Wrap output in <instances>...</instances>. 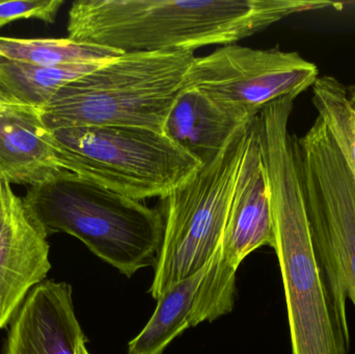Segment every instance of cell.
<instances>
[{"mask_svg":"<svg viewBox=\"0 0 355 354\" xmlns=\"http://www.w3.org/2000/svg\"><path fill=\"white\" fill-rule=\"evenodd\" d=\"M259 137L292 354H349L347 311L313 245L289 118L271 114L263 118Z\"/></svg>","mask_w":355,"mask_h":354,"instance_id":"2","label":"cell"},{"mask_svg":"<svg viewBox=\"0 0 355 354\" xmlns=\"http://www.w3.org/2000/svg\"><path fill=\"white\" fill-rule=\"evenodd\" d=\"M89 340L81 341L77 346L76 354H89L87 348V343Z\"/></svg>","mask_w":355,"mask_h":354,"instance_id":"20","label":"cell"},{"mask_svg":"<svg viewBox=\"0 0 355 354\" xmlns=\"http://www.w3.org/2000/svg\"><path fill=\"white\" fill-rule=\"evenodd\" d=\"M208 96L185 87L173 104L164 133L187 152L200 166L217 157L232 135L242 125Z\"/></svg>","mask_w":355,"mask_h":354,"instance_id":"13","label":"cell"},{"mask_svg":"<svg viewBox=\"0 0 355 354\" xmlns=\"http://www.w3.org/2000/svg\"><path fill=\"white\" fill-rule=\"evenodd\" d=\"M47 235L0 176V330L51 269Z\"/></svg>","mask_w":355,"mask_h":354,"instance_id":"9","label":"cell"},{"mask_svg":"<svg viewBox=\"0 0 355 354\" xmlns=\"http://www.w3.org/2000/svg\"><path fill=\"white\" fill-rule=\"evenodd\" d=\"M194 58L192 51L121 54L64 85L40 108V120L50 131L131 126L164 132Z\"/></svg>","mask_w":355,"mask_h":354,"instance_id":"3","label":"cell"},{"mask_svg":"<svg viewBox=\"0 0 355 354\" xmlns=\"http://www.w3.org/2000/svg\"><path fill=\"white\" fill-rule=\"evenodd\" d=\"M68 174H73L70 154L44 126L37 110L0 112V176L10 184L35 187Z\"/></svg>","mask_w":355,"mask_h":354,"instance_id":"12","label":"cell"},{"mask_svg":"<svg viewBox=\"0 0 355 354\" xmlns=\"http://www.w3.org/2000/svg\"><path fill=\"white\" fill-rule=\"evenodd\" d=\"M85 340L72 287L45 280L29 292L12 318L4 354H76Z\"/></svg>","mask_w":355,"mask_h":354,"instance_id":"11","label":"cell"},{"mask_svg":"<svg viewBox=\"0 0 355 354\" xmlns=\"http://www.w3.org/2000/svg\"><path fill=\"white\" fill-rule=\"evenodd\" d=\"M312 89L313 105L355 178V85H345L337 77L323 75Z\"/></svg>","mask_w":355,"mask_h":354,"instance_id":"16","label":"cell"},{"mask_svg":"<svg viewBox=\"0 0 355 354\" xmlns=\"http://www.w3.org/2000/svg\"><path fill=\"white\" fill-rule=\"evenodd\" d=\"M236 272L237 269L223 261L219 247L198 285L190 314V328L202 322L214 321L233 310Z\"/></svg>","mask_w":355,"mask_h":354,"instance_id":"18","label":"cell"},{"mask_svg":"<svg viewBox=\"0 0 355 354\" xmlns=\"http://www.w3.org/2000/svg\"><path fill=\"white\" fill-rule=\"evenodd\" d=\"M70 154L72 172L141 201L168 197L200 163L164 132L131 126H83L51 131Z\"/></svg>","mask_w":355,"mask_h":354,"instance_id":"6","label":"cell"},{"mask_svg":"<svg viewBox=\"0 0 355 354\" xmlns=\"http://www.w3.org/2000/svg\"><path fill=\"white\" fill-rule=\"evenodd\" d=\"M15 108H27V107H20V106L8 105V104L1 103V102H0V112H4V110H8V109H15ZM31 109H33V108H31Z\"/></svg>","mask_w":355,"mask_h":354,"instance_id":"21","label":"cell"},{"mask_svg":"<svg viewBox=\"0 0 355 354\" xmlns=\"http://www.w3.org/2000/svg\"><path fill=\"white\" fill-rule=\"evenodd\" d=\"M250 123L236 130L214 160L162 199L164 230L149 289L153 299L200 272L223 245Z\"/></svg>","mask_w":355,"mask_h":354,"instance_id":"5","label":"cell"},{"mask_svg":"<svg viewBox=\"0 0 355 354\" xmlns=\"http://www.w3.org/2000/svg\"><path fill=\"white\" fill-rule=\"evenodd\" d=\"M122 52L68 39H16L0 37V55L40 66L105 62Z\"/></svg>","mask_w":355,"mask_h":354,"instance_id":"17","label":"cell"},{"mask_svg":"<svg viewBox=\"0 0 355 354\" xmlns=\"http://www.w3.org/2000/svg\"><path fill=\"white\" fill-rule=\"evenodd\" d=\"M319 69L298 52L231 44L194 58L185 87H194L241 123L275 102L295 100L313 87Z\"/></svg>","mask_w":355,"mask_h":354,"instance_id":"8","label":"cell"},{"mask_svg":"<svg viewBox=\"0 0 355 354\" xmlns=\"http://www.w3.org/2000/svg\"><path fill=\"white\" fill-rule=\"evenodd\" d=\"M208 264L157 299V307L151 319L129 343L128 354H162L177 337L190 328L194 297Z\"/></svg>","mask_w":355,"mask_h":354,"instance_id":"15","label":"cell"},{"mask_svg":"<svg viewBox=\"0 0 355 354\" xmlns=\"http://www.w3.org/2000/svg\"><path fill=\"white\" fill-rule=\"evenodd\" d=\"M105 62L40 66L0 55V102L39 112L64 85Z\"/></svg>","mask_w":355,"mask_h":354,"instance_id":"14","label":"cell"},{"mask_svg":"<svg viewBox=\"0 0 355 354\" xmlns=\"http://www.w3.org/2000/svg\"><path fill=\"white\" fill-rule=\"evenodd\" d=\"M294 147L313 245L340 303L355 307L354 174L319 116Z\"/></svg>","mask_w":355,"mask_h":354,"instance_id":"7","label":"cell"},{"mask_svg":"<svg viewBox=\"0 0 355 354\" xmlns=\"http://www.w3.org/2000/svg\"><path fill=\"white\" fill-rule=\"evenodd\" d=\"M62 0H12L0 1V29L17 20L35 19L54 23Z\"/></svg>","mask_w":355,"mask_h":354,"instance_id":"19","label":"cell"},{"mask_svg":"<svg viewBox=\"0 0 355 354\" xmlns=\"http://www.w3.org/2000/svg\"><path fill=\"white\" fill-rule=\"evenodd\" d=\"M342 8L327 0H79L67 30L77 43L122 53L194 52L231 45L292 15Z\"/></svg>","mask_w":355,"mask_h":354,"instance_id":"1","label":"cell"},{"mask_svg":"<svg viewBox=\"0 0 355 354\" xmlns=\"http://www.w3.org/2000/svg\"><path fill=\"white\" fill-rule=\"evenodd\" d=\"M23 200L47 237L74 236L128 278L155 265L164 230L159 209L73 174L29 187Z\"/></svg>","mask_w":355,"mask_h":354,"instance_id":"4","label":"cell"},{"mask_svg":"<svg viewBox=\"0 0 355 354\" xmlns=\"http://www.w3.org/2000/svg\"><path fill=\"white\" fill-rule=\"evenodd\" d=\"M264 245L273 247L275 231L257 116L248 127L223 233L221 257L238 269L250 254Z\"/></svg>","mask_w":355,"mask_h":354,"instance_id":"10","label":"cell"}]
</instances>
